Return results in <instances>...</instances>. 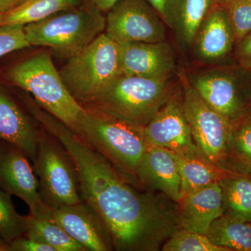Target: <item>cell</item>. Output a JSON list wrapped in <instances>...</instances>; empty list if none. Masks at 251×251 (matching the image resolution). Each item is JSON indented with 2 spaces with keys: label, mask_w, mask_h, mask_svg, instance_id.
Here are the masks:
<instances>
[{
  "label": "cell",
  "mask_w": 251,
  "mask_h": 251,
  "mask_svg": "<svg viewBox=\"0 0 251 251\" xmlns=\"http://www.w3.org/2000/svg\"><path fill=\"white\" fill-rule=\"evenodd\" d=\"M36 118L72 156L81 199L105 223L115 251L161 250L168 238L181 228L177 203L161 193L145 189L119 171L46 110H38Z\"/></svg>",
  "instance_id": "1"
},
{
  "label": "cell",
  "mask_w": 251,
  "mask_h": 251,
  "mask_svg": "<svg viewBox=\"0 0 251 251\" xmlns=\"http://www.w3.org/2000/svg\"><path fill=\"white\" fill-rule=\"evenodd\" d=\"M78 124L77 135L119 171L139 184L137 173L149 146L144 127L90 107H83Z\"/></svg>",
  "instance_id": "2"
},
{
  "label": "cell",
  "mask_w": 251,
  "mask_h": 251,
  "mask_svg": "<svg viewBox=\"0 0 251 251\" xmlns=\"http://www.w3.org/2000/svg\"><path fill=\"white\" fill-rule=\"evenodd\" d=\"M6 77L31 94L41 108L79 134L78 118L83 107L67 90L49 53L40 52L11 66Z\"/></svg>",
  "instance_id": "3"
},
{
  "label": "cell",
  "mask_w": 251,
  "mask_h": 251,
  "mask_svg": "<svg viewBox=\"0 0 251 251\" xmlns=\"http://www.w3.org/2000/svg\"><path fill=\"white\" fill-rule=\"evenodd\" d=\"M166 78L120 74L87 105L145 126L177 91Z\"/></svg>",
  "instance_id": "4"
},
{
  "label": "cell",
  "mask_w": 251,
  "mask_h": 251,
  "mask_svg": "<svg viewBox=\"0 0 251 251\" xmlns=\"http://www.w3.org/2000/svg\"><path fill=\"white\" fill-rule=\"evenodd\" d=\"M103 12L91 1L24 25L29 45L50 48L69 58L85 49L105 29Z\"/></svg>",
  "instance_id": "5"
},
{
  "label": "cell",
  "mask_w": 251,
  "mask_h": 251,
  "mask_svg": "<svg viewBox=\"0 0 251 251\" xmlns=\"http://www.w3.org/2000/svg\"><path fill=\"white\" fill-rule=\"evenodd\" d=\"M59 73L72 97L84 106L121 74L119 44L103 33L68 58Z\"/></svg>",
  "instance_id": "6"
},
{
  "label": "cell",
  "mask_w": 251,
  "mask_h": 251,
  "mask_svg": "<svg viewBox=\"0 0 251 251\" xmlns=\"http://www.w3.org/2000/svg\"><path fill=\"white\" fill-rule=\"evenodd\" d=\"M43 128L32 166L39 180L41 199L53 211L81 202L82 199L72 156L57 137Z\"/></svg>",
  "instance_id": "7"
},
{
  "label": "cell",
  "mask_w": 251,
  "mask_h": 251,
  "mask_svg": "<svg viewBox=\"0 0 251 251\" xmlns=\"http://www.w3.org/2000/svg\"><path fill=\"white\" fill-rule=\"evenodd\" d=\"M182 98L185 115L199 151L213 164L232 171L233 125L209 107L192 85L185 83Z\"/></svg>",
  "instance_id": "8"
},
{
  "label": "cell",
  "mask_w": 251,
  "mask_h": 251,
  "mask_svg": "<svg viewBox=\"0 0 251 251\" xmlns=\"http://www.w3.org/2000/svg\"><path fill=\"white\" fill-rule=\"evenodd\" d=\"M148 0H119L109 10L105 32L118 44L166 41V28Z\"/></svg>",
  "instance_id": "9"
},
{
  "label": "cell",
  "mask_w": 251,
  "mask_h": 251,
  "mask_svg": "<svg viewBox=\"0 0 251 251\" xmlns=\"http://www.w3.org/2000/svg\"><path fill=\"white\" fill-rule=\"evenodd\" d=\"M0 188L22 200L36 219L53 220V211L43 202L39 180L30 160L14 144L0 140Z\"/></svg>",
  "instance_id": "10"
},
{
  "label": "cell",
  "mask_w": 251,
  "mask_h": 251,
  "mask_svg": "<svg viewBox=\"0 0 251 251\" xmlns=\"http://www.w3.org/2000/svg\"><path fill=\"white\" fill-rule=\"evenodd\" d=\"M143 128L149 146L166 149L184 156L201 153L185 115L181 91H177Z\"/></svg>",
  "instance_id": "11"
},
{
  "label": "cell",
  "mask_w": 251,
  "mask_h": 251,
  "mask_svg": "<svg viewBox=\"0 0 251 251\" xmlns=\"http://www.w3.org/2000/svg\"><path fill=\"white\" fill-rule=\"evenodd\" d=\"M43 129L23 95H14L0 87V140L14 144L33 163Z\"/></svg>",
  "instance_id": "12"
},
{
  "label": "cell",
  "mask_w": 251,
  "mask_h": 251,
  "mask_svg": "<svg viewBox=\"0 0 251 251\" xmlns=\"http://www.w3.org/2000/svg\"><path fill=\"white\" fill-rule=\"evenodd\" d=\"M53 220L87 251H115L105 223L83 201L54 210Z\"/></svg>",
  "instance_id": "13"
},
{
  "label": "cell",
  "mask_w": 251,
  "mask_h": 251,
  "mask_svg": "<svg viewBox=\"0 0 251 251\" xmlns=\"http://www.w3.org/2000/svg\"><path fill=\"white\" fill-rule=\"evenodd\" d=\"M122 74L150 78L170 77L175 69L174 52L165 41L119 44Z\"/></svg>",
  "instance_id": "14"
},
{
  "label": "cell",
  "mask_w": 251,
  "mask_h": 251,
  "mask_svg": "<svg viewBox=\"0 0 251 251\" xmlns=\"http://www.w3.org/2000/svg\"><path fill=\"white\" fill-rule=\"evenodd\" d=\"M191 85L209 107L233 125L246 115L250 107L251 103L229 74L208 73L195 79Z\"/></svg>",
  "instance_id": "15"
},
{
  "label": "cell",
  "mask_w": 251,
  "mask_h": 251,
  "mask_svg": "<svg viewBox=\"0 0 251 251\" xmlns=\"http://www.w3.org/2000/svg\"><path fill=\"white\" fill-rule=\"evenodd\" d=\"M137 180L145 189L161 193L175 203L182 200L181 177L173 153L166 149L148 146L140 162Z\"/></svg>",
  "instance_id": "16"
},
{
  "label": "cell",
  "mask_w": 251,
  "mask_h": 251,
  "mask_svg": "<svg viewBox=\"0 0 251 251\" xmlns=\"http://www.w3.org/2000/svg\"><path fill=\"white\" fill-rule=\"evenodd\" d=\"M178 209L181 228L205 235L211 224L224 214L219 182L184 196Z\"/></svg>",
  "instance_id": "17"
},
{
  "label": "cell",
  "mask_w": 251,
  "mask_h": 251,
  "mask_svg": "<svg viewBox=\"0 0 251 251\" xmlns=\"http://www.w3.org/2000/svg\"><path fill=\"white\" fill-rule=\"evenodd\" d=\"M214 6L208 11L197 34L198 54L206 61L224 57L230 51L234 40L227 15L219 6Z\"/></svg>",
  "instance_id": "18"
},
{
  "label": "cell",
  "mask_w": 251,
  "mask_h": 251,
  "mask_svg": "<svg viewBox=\"0 0 251 251\" xmlns=\"http://www.w3.org/2000/svg\"><path fill=\"white\" fill-rule=\"evenodd\" d=\"M212 4L213 0H167L162 18L180 41L191 45Z\"/></svg>",
  "instance_id": "19"
},
{
  "label": "cell",
  "mask_w": 251,
  "mask_h": 251,
  "mask_svg": "<svg viewBox=\"0 0 251 251\" xmlns=\"http://www.w3.org/2000/svg\"><path fill=\"white\" fill-rule=\"evenodd\" d=\"M173 153L179 168L182 198L236 173L221 169L208 161L201 153L191 156Z\"/></svg>",
  "instance_id": "20"
},
{
  "label": "cell",
  "mask_w": 251,
  "mask_h": 251,
  "mask_svg": "<svg viewBox=\"0 0 251 251\" xmlns=\"http://www.w3.org/2000/svg\"><path fill=\"white\" fill-rule=\"evenodd\" d=\"M224 214L243 222H251V175L235 173L219 181Z\"/></svg>",
  "instance_id": "21"
},
{
  "label": "cell",
  "mask_w": 251,
  "mask_h": 251,
  "mask_svg": "<svg viewBox=\"0 0 251 251\" xmlns=\"http://www.w3.org/2000/svg\"><path fill=\"white\" fill-rule=\"evenodd\" d=\"M82 0H26L3 14V25H25L77 7Z\"/></svg>",
  "instance_id": "22"
},
{
  "label": "cell",
  "mask_w": 251,
  "mask_h": 251,
  "mask_svg": "<svg viewBox=\"0 0 251 251\" xmlns=\"http://www.w3.org/2000/svg\"><path fill=\"white\" fill-rule=\"evenodd\" d=\"M205 235L213 244L230 251H251V222L224 214L211 224Z\"/></svg>",
  "instance_id": "23"
},
{
  "label": "cell",
  "mask_w": 251,
  "mask_h": 251,
  "mask_svg": "<svg viewBox=\"0 0 251 251\" xmlns=\"http://www.w3.org/2000/svg\"><path fill=\"white\" fill-rule=\"evenodd\" d=\"M25 236L49 246L54 251H87L54 220L39 219L27 216V231Z\"/></svg>",
  "instance_id": "24"
},
{
  "label": "cell",
  "mask_w": 251,
  "mask_h": 251,
  "mask_svg": "<svg viewBox=\"0 0 251 251\" xmlns=\"http://www.w3.org/2000/svg\"><path fill=\"white\" fill-rule=\"evenodd\" d=\"M231 169L251 175V120L247 114L233 125Z\"/></svg>",
  "instance_id": "25"
},
{
  "label": "cell",
  "mask_w": 251,
  "mask_h": 251,
  "mask_svg": "<svg viewBox=\"0 0 251 251\" xmlns=\"http://www.w3.org/2000/svg\"><path fill=\"white\" fill-rule=\"evenodd\" d=\"M11 196L0 188V233L9 244L25 235L27 226V216L16 211Z\"/></svg>",
  "instance_id": "26"
},
{
  "label": "cell",
  "mask_w": 251,
  "mask_h": 251,
  "mask_svg": "<svg viewBox=\"0 0 251 251\" xmlns=\"http://www.w3.org/2000/svg\"><path fill=\"white\" fill-rule=\"evenodd\" d=\"M163 251H230L213 244L206 235L184 228L175 231L161 248Z\"/></svg>",
  "instance_id": "27"
},
{
  "label": "cell",
  "mask_w": 251,
  "mask_h": 251,
  "mask_svg": "<svg viewBox=\"0 0 251 251\" xmlns=\"http://www.w3.org/2000/svg\"><path fill=\"white\" fill-rule=\"evenodd\" d=\"M227 15L234 39L241 41L251 30V0H213Z\"/></svg>",
  "instance_id": "28"
},
{
  "label": "cell",
  "mask_w": 251,
  "mask_h": 251,
  "mask_svg": "<svg viewBox=\"0 0 251 251\" xmlns=\"http://www.w3.org/2000/svg\"><path fill=\"white\" fill-rule=\"evenodd\" d=\"M25 34L24 25H0V57L5 54L29 47Z\"/></svg>",
  "instance_id": "29"
},
{
  "label": "cell",
  "mask_w": 251,
  "mask_h": 251,
  "mask_svg": "<svg viewBox=\"0 0 251 251\" xmlns=\"http://www.w3.org/2000/svg\"><path fill=\"white\" fill-rule=\"evenodd\" d=\"M10 251H54L46 244H42L26 236L18 237L9 244Z\"/></svg>",
  "instance_id": "30"
},
{
  "label": "cell",
  "mask_w": 251,
  "mask_h": 251,
  "mask_svg": "<svg viewBox=\"0 0 251 251\" xmlns=\"http://www.w3.org/2000/svg\"><path fill=\"white\" fill-rule=\"evenodd\" d=\"M238 54L243 64L246 67L251 64V30L240 41Z\"/></svg>",
  "instance_id": "31"
},
{
  "label": "cell",
  "mask_w": 251,
  "mask_h": 251,
  "mask_svg": "<svg viewBox=\"0 0 251 251\" xmlns=\"http://www.w3.org/2000/svg\"><path fill=\"white\" fill-rule=\"evenodd\" d=\"M102 12H108L119 0H90Z\"/></svg>",
  "instance_id": "32"
},
{
  "label": "cell",
  "mask_w": 251,
  "mask_h": 251,
  "mask_svg": "<svg viewBox=\"0 0 251 251\" xmlns=\"http://www.w3.org/2000/svg\"><path fill=\"white\" fill-rule=\"evenodd\" d=\"M26 0H0V12L4 14Z\"/></svg>",
  "instance_id": "33"
},
{
  "label": "cell",
  "mask_w": 251,
  "mask_h": 251,
  "mask_svg": "<svg viewBox=\"0 0 251 251\" xmlns=\"http://www.w3.org/2000/svg\"><path fill=\"white\" fill-rule=\"evenodd\" d=\"M150 4L156 10L158 14L163 17L164 15L167 0H148Z\"/></svg>",
  "instance_id": "34"
},
{
  "label": "cell",
  "mask_w": 251,
  "mask_h": 251,
  "mask_svg": "<svg viewBox=\"0 0 251 251\" xmlns=\"http://www.w3.org/2000/svg\"><path fill=\"white\" fill-rule=\"evenodd\" d=\"M0 251H10L9 244L5 241L0 233Z\"/></svg>",
  "instance_id": "35"
},
{
  "label": "cell",
  "mask_w": 251,
  "mask_h": 251,
  "mask_svg": "<svg viewBox=\"0 0 251 251\" xmlns=\"http://www.w3.org/2000/svg\"><path fill=\"white\" fill-rule=\"evenodd\" d=\"M247 115H248V116L250 117V119L251 120V104L250 107H249V109H248Z\"/></svg>",
  "instance_id": "36"
},
{
  "label": "cell",
  "mask_w": 251,
  "mask_h": 251,
  "mask_svg": "<svg viewBox=\"0 0 251 251\" xmlns=\"http://www.w3.org/2000/svg\"><path fill=\"white\" fill-rule=\"evenodd\" d=\"M3 14H2V13L0 12V25H1V21H2Z\"/></svg>",
  "instance_id": "37"
},
{
  "label": "cell",
  "mask_w": 251,
  "mask_h": 251,
  "mask_svg": "<svg viewBox=\"0 0 251 251\" xmlns=\"http://www.w3.org/2000/svg\"><path fill=\"white\" fill-rule=\"evenodd\" d=\"M247 69H249V71H250L251 75V65H249V67H247Z\"/></svg>",
  "instance_id": "38"
}]
</instances>
